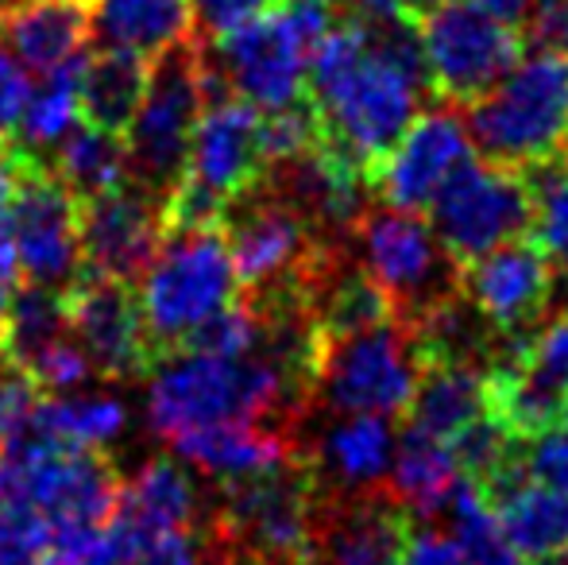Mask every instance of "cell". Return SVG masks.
Returning a JSON list of instances; mask_svg holds the SVG:
<instances>
[{"label": "cell", "instance_id": "1", "mask_svg": "<svg viewBox=\"0 0 568 565\" xmlns=\"http://www.w3.org/2000/svg\"><path fill=\"white\" fill-rule=\"evenodd\" d=\"M310 93L322 124V143L372 174L418 117L429 85L414 20L387 4L364 0L356 20L333 23L310 59Z\"/></svg>", "mask_w": 568, "mask_h": 565}, {"label": "cell", "instance_id": "2", "mask_svg": "<svg viewBox=\"0 0 568 565\" xmlns=\"http://www.w3.org/2000/svg\"><path fill=\"white\" fill-rule=\"evenodd\" d=\"M314 384L306 372L286 364L267 345L247 356L217 353H174L155 364L148 387V423L159 437L229 423H263L271 415L298 411Z\"/></svg>", "mask_w": 568, "mask_h": 565}, {"label": "cell", "instance_id": "3", "mask_svg": "<svg viewBox=\"0 0 568 565\" xmlns=\"http://www.w3.org/2000/svg\"><path fill=\"white\" fill-rule=\"evenodd\" d=\"M325 481L310 461H283L267 473L225 481L210 527L217 565H317Z\"/></svg>", "mask_w": 568, "mask_h": 565}, {"label": "cell", "instance_id": "4", "mask_svg": "<svg viewBox=\"0 0 568 565\" xmlns=\"http://www.w3.org/2000/svg\"><path fill=\"white\" fill-rule=\"evenodd\" d=\"M333 31L325 0H278L267 16L225 31L205 54L221 90H232L260 113L298 105L310 82V59Z\"/></svg>", "mask_w": 568, "mask_h": 565}, {"label": "cell", "instance_id": "5", "mask_svg": "<svg viewBox=\"0 0 568 565\" xmlns=\"http://www.w3.org/2000/svg\"><path fill=\"white\" fill-rule=\"evenodd\" d=\"M135 283H140L135 286L140 314L159 364L182 353L210 317L236 302L240 275L225 229L213 225L166 233L163 249Z\"/></svg>", "mask_w": 568, "mask_h": 565}, {"label": "cell", "instance_id": "6", "mask_svg": "<svg viewBox=\"0 0 568 565\" xmlns=\"http://www.w3.org/2000/svg\"><path fill=\"white\" fill-rule=\"evenodd\" d=\"M263 174V113L244 98L213 93L190 140L186 174L163 202L166 233L225 225V213L260 190Z\"/></svg>", "mask_w": 568, "mask_h": 565}, {"label": "cell", "instance_id": "7", "mask_svg": "<svg viewBox=\"0 0 568 565\" xmlns=\"http://www.w3.org/2000/svg\"><path fill=\"white\" fill-rule=\"evenodd\" d=\"M471 143L491 163L530 171L568 148V54L534 51L468 113Z\"/></svg>", "mask_w": 568, "mask_h": 565}, {"label": "cell", "instance_id": "8", "mask_svg": "<svg viewBox=\"0 0 568 565\" xmlns=\"http://www.w3.org/2000/svg\"><path fill=\"white\" fill-rule=\"evenodd\" d=\"M213 78L197 39L159 54L148 78V93L124 132L128 182L166 202L186 174L190 140L213 98Z\"/></svg>", "mask_w": 568, "mask_h": 565}, {"label": "cell", "instance_id": "9", "mask_svg": "<svg viewBox=\"0 0 568 565\" xmlns=\"http://www.w3.org/2000/svg\"><path fill=\"white\" fill-rule=\"evenodd\" d=\"M426 372L410 325L390 317L372 330L322 341L314 392L337 415H383L410 411L418 380Z\"/></svg>", "mask_w": 568, "mask_h": 565}, {"label": "cell", "instance_id": "10", "mask_svg": "<svg viewBox=\"0 0 568 565\" xmlns=\"http://www.w3.org/2000/svg\"><path fill=\"white\" fill-rule=\"evenodd\" d=\"M418 43L429 85L453 105L479 101L523 54L515 23L476 0H437L418 16Z\"/></svg>", "mask_w": 568, "mask_h": 565}, {"label": "cell", "instance_id": "11", "mask_svg": "<svg viewBox=\"0 0 568 565\" xmlns=\"http://www.w3.org/2000/svg\"><path fill=\"white\" fill-rule=\"evenodd\" d=\"M364 272L390 299L398 322H418L437 302L460 294V264L437 241L434 225L414 210H375L359 218Z\"/></svg>", "mask_w": 568, "mask_h": 565}, {"label": "cell", "instance_id": "12", "mask_svg": "<svg viewBox=\"0 0 568 565\" xmlns=\"http://www.w3.org/2000/svg\"><path fill=\"white\" fill-rule=\"evenodd\" d=\"M429 225L460 268L518 241L530 229V190L523 171L468 159L429 202Z\"/></svg>", "mask_w": 568, "mask_h": 565}, {"label": "cell", "instance_id": "13", "mask_svg": "<svg viewBox=\"0 0 568 565\" xmlns=\"http://www.w3.org/2000/svg\"><path fill=\"white\" fill-rule=\"evenodd\" d=\"M225 236L232 249L240 283L247 299H278V294H306V283L325 264L317 249V229L294 205L275 194L240 198L225 213Z\"/></svg>", "mask_w": 568, "mask_h": 565}, {"label": "cell", "instance_id": "14", "mask_svg": "<svg viewBox=\"0 0 568 565\" xmlns=\"http://www.w3.org/2000/svg\"><path fill=\"white\" fill-rule=\"evenodd\" d=\"M0 241L12 249L28 283L67 291L85 268L78 198L36 155H28L12 205L0 218Z\"/></svg>", "mask_w": 568, "mask_h": 565}, {"label": "cell", "instance_id": "15", "mask_svg": "<svg viewBox=\"0 0 568 565\" xmlns=\"http://www.w3.org/2000/svg\"><path fill=\"white\" fill-rule=\"evenodd\" d=\"M62 294H67L70 337L85 353L93 376L140 380L155 372V349L148 341L135 283L82 268V275Z\"/></svg>", "mask_w": 568, "mask_h": 565}, {"label": "cell", "instance_id": "16", "mask_svg": "<svg viewBox=\"0 0 568 565\" xmlns=\"http://www.w3.org/2000/svg\"><path fill=\"white\" fill-rule=\"evenodd\" d=\"M468 121L456 109H426L418 113L395 148L372 167L367 186L395 210H429L442 186L460 171L468 159H476Z\"/></svg>", "mask_w": 568, "mask_h": 565}, {"label": "cell", "instance_id": "17", "mask_svg": "<svg viewBox=\"0 0 568 565\" xmlns=\"http://www.w3.org/2000/svg\"><path fill=\"white\" fill-rule=\"evenodd\" d=\"M78 221H82L85 268L124 283L140 280L166 241L163 202L132 182L78 202Z\"/></svg>", "mask_w": 568, "mask_h": 565}, {"label": "cell", "instance_id": "18", "mask_svg": "<svg viewBox=\"0 0 568 565\" xmlns=\"http://www.w3.org/2000/svg\"><path fill=\"white\" fill-rule=\"evenodd\" d=\"M460 294L499 337H523L549 306L554 264L534 241H507L460 268Z\"/></svg>", "mask_w": 568, "mask_h": 565}, {"label": "cell", "instance_id": "19", "mask_svg": "<svg viewBox=\"0 0 568 565\" xmlns=\"http://www.w3.org/2000/svg\"><path fill=\"white\" fill-rule=\"evenodd\" d=\"M414 535V515L398 500L359 492L356 500H329L322 519V565H398Z\"/></svg>", "mask_w": 568, "mask_h": 565}, {"label": "cell", "instance_id": "20", "mask_svg": "<svg viewBox=\"0 0 568 565\" xmlns=\"http://www.w3.org/2000/svg\"><path fill=\"white\" fill-rule=\"evenodd\" d=\"M90 31L93 0H16L0 16V43L39 74L82 54Z\"/></svg>", "mask_w": 568, "mask_h": 565}, {"label": "cell", "instance_id": "21", "mask_svg": "<svg viewBox=\"0 0 568 565\" xmlns=\"http://www.w3.org/2000/svg\"><path fill=\"white\" fill-rule=\"evenodd\" d=\"M174 450L202 468L205 476L217 481H244V476L267 473L294 457V445L283 426L267 423H229V426H205L174 437Z\"/></svg>", "mask_w": 568, "mask_h": 565}, {"label": "cell", "instance_id": "22", "mask_svg": "<svg viewBox=\"0 0 568 565\" xmlns=\"http://www.w3.org/2000/svg\"><path fill=\"white\" fill-rule=\"evenodd\" d=\"M487 504L503 535L526 562H538L568 546V492L546 488L526 473H515L499 488L487 492Z\"/></svg>", "mask_w": 568, "mask_h": 565}, {"label": "cell", "instance_id": "23", "mask_svg": "<svg viewBox=\"0 0 568 565\" xmlns=\"http://www.w3.org/2000/svg\"><path fill=\"white\" fill-rule=\"evenodd\" d=\"M93 31L105 47L159 59L197 39V20L190 0H93Z\"/></svg>", "mask_w": 568, "mask_h": 565}, {"label": "cell", "instance_id": "24", "mask_svg": "<svg viewBox=\"0 0 568 565\" xmlns=\"http://www.w3.org/2000/svg\"><path fill=\"white\" fill-rule=\"evenodd\" d=\"M197 515L194 476L171 457H151L132 481H124L116 519L128 523L143 543L171 531H186Z\"/></svg>", "mask_w": 568, "mask_h": 565}, {"label": "cell", "instance_id": "25", "mask_svg": "<svg viewBox=\"0 0 568 565\" xmlns=\"http://www.w3.org/2000/svg\"><path fill=\"white\" fill-rule=\"evenodd\" d=\"M148 78V59L135 51H124V47H105L98 54H85L82 85H78L82 121L124 140L128 124L135 121V113L143 105Z\"/></svg>", "mask_w": 568, "mask_h": 565}, {"label": "cell", "instance_id": "26", "mask_svg": "<svg viewBox=\"0 0 568 565\" xmlns=\"http://www.w3.org/2000/svg\"><path fill=\"white\" fill-rule=\"evenodd\" d=\"M487 369L484 364L437 361L426 364L418 380V392L410 400V426L426 430L434 437L453 442L476 418L487 415Z\"/></svg>", "mask_w": 568, "mask_h": 565}, {"label": "cell", "instance_id": "27", "mask_svg": "<svg viewBox=\"0 0 568 565\" xmlns=\"http://www.w3.org/2000/svg\"><path fill=\"white\" fill-rule=\"evenodd\" d=\"M456 481H460V465H456L453 442L406 423V434L390 461V496L410 515H434L449 507Z\"/></svg>", "mask_w": 568, "mask_h": 565}, {"label": "cell", "instance_id": "28", "mask_svg": "<svg viewBox=\"0 0 568 565\" xmlns=\"http://www.w3.org/2000/svg\"><path fill=\"white\" fill-rule=\"evenodd\" d=\"M47 171H51L78 202H90V198L109 194L120 182H128L124 140L78 121L67 137L54 143L51 155H47Z\"/></svg>", "mask_w": 568, "mask_h": 565}, {"label": "cell", "instance_id": "29", "mask_svg": "<svg viewBox=\"0 0 568 565\" xmlns=\"http://www.w3.org/2000/svg\"><path fill=\"white\" fill-rule=\"evenodd\" d=\"M395 461V434L383 415H344L325 434L322 468L337 476L341 488L375 492L383 476H390Z\"/></svg>", "mask_w": 568, "mask_h": 565}, {"label": "cell", "instance_id": "30", "mask_svg": "<svg viewBox=\"0 0 568 565\" xmlns=\"http://www.w3.org/2000/svg\"><path fill=\"white\" fill-rule=\"evenodd\" d=\"M82 67H85V51L74 54V59H67L62 67L47 70L43 85L31 90L28 113H23L20 132H16V148H23L28 155H36L43 167H47V155L54 151V143L82 121V109H78Z\"/></svg>", "mask_w": 568, "mask_h": 565}, {"label": "cell", "instance_id": "31", "mask_svg": "<svg viewBox=\"0 0 568 565\" xmlns=\"http://www.w3.org/2000/svg\"><path fill=\"white\" fill-rule=\"evenodd\" d=\"M70 337L67 322V294L43 283H20L8 310L4 337H0V361H8L12 369H28L39 353H47L51 345Z\"/></svg>", "mask_w": 568, "mask_h": 565}, {"label": "cell", "instance_id": "32", "mask_svg": "<svg viewBox=\"0 0 568 565\" xmlns=\"http://www.w3.org/2000/svg\"><path fill=\"white\" fill-rule=\"evenodd\" d=\"M31 423L47 437L78 450H101L113 445L128 430V407L113 395H43L31 411Z\"/></svg>", "mask_w": 568, "mask_h": 565}, {"label": "cell", "instance_id": "33", "mask_svg": "<svg viewBox=\"0 0 568 565\" xmlns=\"http://www.w3.org/2000/svg\"><path fill=\"white\" fill-rule=\"evenodd\" d=\"M530 190V233L534 244L549 256V264L568 272V155L523 171Z\"/></svg>", "mask_w": 568, "mask_h": 565}, {"label": "cell", "instance_id": "34", "mask_svg": "<svg viewBox=\"0 0 568 565\" xmlns=\"http://www.w3.org/2000/svg\"><path fill=\"white\" fill-rule=\"evenodd\" d=\"M449 512H453L456 538L468 546V554L476 558V565H530L515 546H510V538L503 535L487 496L471 481H464V476L456 481V488L449 496Z\"/></svg>", "mask_w": 568, "mask_h": 565}, {"label": "cell", "instance_id": "35", "mask_svg": "<svg viewBox=\"0 0 568 565\" xmlns=\"http://www.w3.org/2000/svg\"><path fill=\"white\" fill-rule=\"evenodd\" d=\"M515 356L538 384L565 395L568 392V310L561 317H554L541 333L518 341Z\"/></svg>", "mask_w": 568, "mask_h": 565}, {"label": "cell", "instance_id": "36", "mask_svg": "<svg viewBox=\"0 0 568 565\" xmlns=\"http://www.w3.org/2000/svg\"><path fill=\"white\" fill-rule=\"evenodd\" d=\"M317 140H322V124H317L314 105L298 101V105L263 113V155H267V167L317 148Z\"/></svg>", "mask_w": 568, "mask_h": 565}, {"label": "cell", "instance_id": "37", "mask_svg": "<svg viewBox=\"0 0 568 565\" xmlns=\"http://www.w3.org/2000/svg\"><path fill=\"white\" fill-rule=\"evenodd\" d=\"M523 473L546 488L568 492V423H557L523 442Z\"/></svg>", "mask_w": 568, "mask_h": 565}, {"label": "cell", "instance_id": "38", "mask_svg": "<svg viewBox=\"0 0 568 565\" xmlns=\"http://www.w3.org/2000/svg\"><path fill=\"white\" fill-rule=\"evenodd\" d=\"M31 101V82L23 62L0 43V148H12L16 132H20V121L28 113Z\"/></svg>", "mask_w": 568, "mask_h": 565}, {"label": "cell", "instance_id": "39", "mask_svg": "<svg viewBox=\"0 0 568 565\" xmlns=\"http://www.w3.org/2000/svg\"><path fill=\"white\" fill-rule=\"evenodd\" d=\"M523 31L534 51L568 54V0H530L523 12Z\"/></svg>", "mask_w": 568, "mask_h": 565}, {"label": "cell", "instance_id": "40", "mask_svg": "<svg viewBox=\"0 0 568 565\" xmlns=\"http://www.w3.org/2000/svg\"><path fill=\"white\" fill-rule=\"evenodd\" d=\"M39 400H43V392L20 369L0 361V445L20 430V423L36 411Z\"/></svg>", "mask_w": 568, "mask_h": 565}, {"label": "cell", "instance_id": "41", "mask_svg": "<svg viewBox=\"0 0 568 565\" xmlns=\"http://www.w3.org/2000/svg\"><path fill=\"white\" fill-rule=\"evenodd\" d=\"M190 4H194L197 28L210 31V36H225V31H236L267 16L278 0H190Z\"/></svg>", "mask_w": 568, "mask_h": 565}, {"label": "cell", "instance_id": "42", "mask_svg": "<svg viewBox=\"0 0 568 565\" xmlns=\"http://www.w3.org/2000/svg\"><path fill=\"white\" fill-rule=\"evenodd\" d=\"M398 565H476V558L460 538H449L442 531H414Z\"/></svg>", "mask_w": 568, "mask_h": 565}, {"label": "cell", "instance_id": "43", "mask_svg": "<svg viewBox=\"0 0 568 565\" xmlns=\"http://www.w3.org/2000/svg\"><path fill=\"white\" fill-rule=\"evenodd\" d=\"M135 565H202V558H197V546L186 531H171V535L143 543Z\"/></svg>", "mask_w": 568, "mask_h": 565}, {"label": "cell", "instance_id": "44", "mask_svg": "<svg viewBox=\"0 0 568 565\" xmlns=\"http://www.w3.org/2000/svg\"><path fill=\"white\" fill-rule=\"evenodd\" d=\"M20 268H16V256L4 241H0V337H4V322H8V310H12V299L20 291Z\"/></svg>", "mask_w": 568, "mask_h": 565}, {"label": "cell", "instance_id": "45", "mask_svg": "<svg viewBox=\"0 0 568 565\" xmlns=\"http://www.w3.org/2000/svg\"><path fill=\"white\" fill-rule=\"evenodd\" d=\"M479 8H487V12H495L499 16V20H523V12H526V4H530V0H476Z\"/></svg>", "mask_w": 568, "mask_h": 565}, {"label": "cell", "instance_id": "46", "mask_svg": "<svg viewBox=\"0 0 568 565\" xmlns=\"http://www.w3.org/2000/svg\"><path fill=\"white\" fill-rule=\"evenodd\" d=\"M390 8H395V12H403V16H422V12H429V8L437 4V0H387Z\"/></svg>", "mask_w": 568, "mask_h": 565}, {"label": "cell", "instance_id": "47", "mask_svg": "<svg viewBox=\"0 0 568 565\" xmlns=\"http://www.w3.org/2000/svg\"><path fill=\"white\" fill-rule=\"evenodd\" d=\"M538 565H568V546H565V551L546 554V558H538Z\"/></svg>", "mask_w": 568, "mask_h": 565}, {"label": "cell", "instance_id": "48", "mask_svg": "<svg viewBox=\"0 0 568 565\" xmlns=\"http://www.w3.org/2000/svg\"><path fill=\"white\" fill-rule=\"evenodd\" d=\"M16 4V0H0V16H4L8 12V8H12Z\"/></svg>", "mask_w": 568, "mask_h": 565}, {"label": "cell", "instance_id": "49", "mask_svg": "<svg viewBox=\"0 0 568 565\" xmlns=\"http://www.w3.org/2000/svg\"><path fill=\"white\" fill-rule=\"evenodd\" d=\"M325 4H333V0H325Z\"/></svg>", "mask_w": 568, "mask_h": 565}, {"label": "cell", "instance_id": "50", "mask_svg": "<svg viewBox=\"0 0 568 565\" xmlns=\"http://www.w3.org/2000/svg\"><path fill=\"white\" fill-rule=\"evenodd\" d=\"M565 155H568V148H565Z\"/></svg>", "mask_w": 568, "mask_h": 565}]
</instances>
